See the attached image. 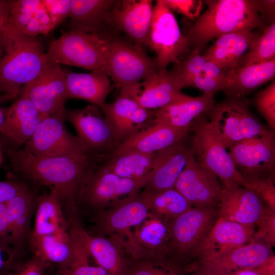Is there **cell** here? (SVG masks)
I'll return each instance as SVG.
<instances>
[{
	"mask_svg": "<svg viewBox=\"0 0 275 275\" xmlns=\"http://www.w3.org/2000/svg\"><path fill=\"white\" fill-rule=\"evenodd\" d=\"M3 151L15 172L57 191L63 208L69 211L75 209L79 194L94 171L92 155L42 157L10 147Z\"/></svg>",
	"mask_w": 275,
	"mask_h": 275,
	"instance_id": "obj_1",
	"label": "cell"
},
{
	"mask_svg": "<svg viewBox=\"0 0 275 275\" xmlns=\"http://www.w3.org/2000/svg\"><path fill=\"white\" fill-rule=\"evenodd\" d=\"M205 12L188 28L184 36L189 48L200 52L208 42L224 34L254 29L262 30L274 9V1L208 0Z\"/></svg>",
	"mask_w": 275,
	"mask_h": 275,
	"instance_id": "obj_2",
	"label": "cell"
},
{
	"mask_svg": "<svg viewBox=\"0 0 275 275\" xmlns=\"http://www.w3.org/2000/svg\"><path fill=\"white\" fill-rule=\"evenodd\" d=\"M4 34L5 52L0 61V104L17 98L22 88L52 62L36 37L11 30Z\"/></svg>",
	"mask_w": 275,
	"mask_h": 275,
	"instance_id": "obj_3",
	"label": "cell"
},
{
	"mask_svg": "<svg viewBox=\"0 0 275 275\" xmlns=\"http://www.w3.org/2000/svg\"><path fill=\"white\" fill-rule=\"evenodd\" d=\"M109 40L102 35L70 30L52 41L46 54L49 60L106 74Z\"/></svg>",
	"mask_w": 275,
	"mask_h": 275,
	"instance_id": "obj_4",
	"label": "cell"
},
{
	"mask_svg": "<svg viewBox=\"0 0 275 275\" xmlns=\"http://www.w3.org/2000/svg\"><path fill=\"white\" fill-rule=\"evenodd\" d=\"M218 217V207H192L170 221L172 258L190 270L194 253Z\"/></svg>",
	"mask_w": 275,
	"mask_h": 275,
	"instance_id": "obj_5",
	"label": "cell"
},
{
	"mask_svg": "<svg viewBox=\"0 0 275 275\" xmlns=\"http://www.w3.org/2000/svg\"><path fill=\"white\" fill-rule=\"evenodd\" d=\"M244 97H227L215 103L207 115L211 127L227 150L242 140L267 132L251 113Z\"/></svg>",
	"mask_w": 275,
	"mask_h": 275,
	"instance_id": "obj_6",
	"label": "cell"
},
{
	"mask_svg": "<svg viewBox=\"0 0 275 275\" xmlns=\"http://www.w3.org/2000/svg\"><path fill=\"white\" fill-rule=\"evenodd\" d=\"M207 116L199 119L192 130L190 150L197 161L218 178L223 186H241L242 176L236 170L228 150L215 133Z\"/></svg>",
	"mask_w": 275,
	"mask_h": 275,
	"instance_id": "obj_7",
	"label": "cell"
},
{
	"mask_svg": "<svg viewBox=\"0 0 275 275\" xmlns=\"http://www.w3.org/2000/svg\"><path fill=\"white\" fill-rule=\"evenodd\" d=\"M149 46L157 55L158 71L167 70L171 63H179V58L189 51L187 40L173 11L163 0L156 1L153 7Z\"/></svg>",
	"mask_w": 275,
	"mask_h": 275,
	"instance_id": "obj_8",
	"label": "cell"
},
{
	"mask_svg": "<svg viewBox=\"0 0 275 275\" xmlns=\"http://www.w3.org/2000/svg\"><path fill=\"white\" fill-rule=\"evenodd\" d=\"M106 74L120 89L141 82L158 72L156 58L137 45L120 40H109Z\"/></svg>",
	"mask_w": 275,
	"mask_h": 275,
	"instance_id": "obj_9",
	"label": "cell"
},
{
	"mask_svg": "<svg viewBox=\"0 0 275 275\" xmlns=\"http://www.w3.org/2000/svg\"><path fill=\"white\" fill-rule=\"evenodd\" d=\"M65 111L44 118L23 149L42 157L92 155L77 136L67 130Z\"/></svg>",
	"mask_w": 275,
	"mask_h": 275,
	"instance_id": "obj_10",
	"label": "cell"
},
{
	"mask_svg": "<svg viewBox=\"0 0 275 275\" xmlns=\"http://www.w3.org/2000/svg\"><path fill=\"white\" fill-rule=\"evenodd\" d=\"M237 171L248 178H274V131L245 139L228 149Z\"/></svg>",
	"mask_w": 275,
	"mask_h": 275,
	"instance_id": "obj_11",
	"label": "cell"
},
{
	"mask_svg": "<svg viewBox=\"0 0 275 275\" xmlns=\"http://www.w3.org/2000/svg\"><path fill=\"white\" fill-rule=\"evenodd\" d=\"M113 207L99 216L97 227L106 234H115L136 258L140 257L131 228L140 224L149 211L141 194L129 196L114 203Z\"/></svg>",
	"mask_w": 275,
	"mask_h": 275,
	"instance_id": "obj_12",
	"label": "cell"
},
{
	"mask_svg": "<svg viewBox=\"0 0 275 275\" xmlns=\"http://www.w3.org/2000/svg\"><path fill=\"white\" fill-rule=\"evenodd\" d=\"M150 177L142 179L124 178L102 167L90 176L79 194L78 201L82 200L92 207L101 208L122 197L137 194Z\"/></svg>",
	"mask_w": 275,
	"mask_h": 275,
	"instance_id": "obj_13",
	"label": "cell"
},
{
	"mask_svg": "<svg viewBox=\"0 0 275 275\" xmlns=\"http://www.w3.org/2000/svg\"><path fill=\"white\" fill-rule=\"evenodd\" d=\"M19 96L31 100L45 117L64 111L68 97L63 69L52 62L43 72L22 88Z\"/></svg>",
	"mask_w": 275,
	"mask_h": 275,
	"instance_id": "obj_14",
	"label": "cell"
},
{
	"mask_svg": "<svg viewBox=\"0 0 275 275\" xmlns=\"http://www.w3.org/2000/svg\"><path fill=\"white\" fill-rule=\"evenodd\" d=\"M174 188L192 207H218L223 186L216 176L197 161L191 152Z\"/></svg>",
	"mask_w": 275,
	"mask_h": 275,
	"instance_id": "obj_15",
	"label": "cell"
},
{
	"mask_svg": "<svg viewBox=\"0 0 275 275\" xmlns=\"http://www.w3.org/2000/svg\"><path fill=\"white\" fill-rule=\"evenodd\" d=\"M271 247L261 242L249 243L219 256L195 261L191 265L193 275H231L260 264L273 255Z\"/></svg>",
	"mask_w": 275,
	"mask_h": 275,
	"instance_id": "obj_16",
	"label": "cell"
},
{
	"mask_svg": "<svg viewBox=\"0 0 275 275\" xmlns=\"http://www.w3.org/2000/svg\"><path fill=\"white\" fill-rule=\"evenodd\" d=\"M215 103L214 95L211 94L203 93L197 97L182 94L172 102L154 110L152 123L189 132L196 122L207 116Z\"/></svg>",
	"mask_w": 275,
	"mask_h": 275,
	"instance_id": "obj_17",
	"label": "cell"
},
{
	"mask_svg": "<svg viewBox=\"0 0 275 275\" xmlns=\"http://www.w3.org/2000/svg\"><path fill=\"white\" fill-rule=\"evenodd\" d=\"M111 126L119 144L132 135L150 126L154 111L147 109L132 97L122 92L112 103L101 108Z\"/></svg>",
	"mask_w": 275,
	"mask_h": 275,
	"instance_id": "obj_18",
	"label": "cell"
},
{
	"mask_svg": "<svg viewBox=\"0 0 275 275\" xmlns=\"http://www.w3.org/2000/svg\"><path fill=\"white\" fill-rule=\"evenodd\" d=\"M255 226L218 217L211 231L196 250L193 263L219 256L247 244L252 239Z\"/></svg>",
	"mask_w": 275,
	"mask_h": 275,
	"instance_id": "obj_19",
	"label": "cell"
},
{
	"mask_svg": "<svg viewBox=\"0 0 275 275\" xmlns=\"http://www.w3.org/2000/svg\"><path fill=\"white\" fill-rule=\"evenodd\" d=\"M153 1H116L108 17V24L124 32L136 43L149 46Z\"/></svg>",
	"mask_w": 275,
	"mask_h": 275,
	"instance_id": "obj_20",
	"label": "cell"
},
{
	"mask_svg": "<svg viewBox=\"0 0 275 275\" xmlns=\"http://www.w3.org/2000/svg\"><path fill=\"white\" fill-rule=\"evenodd\" d=\"M98 107L89 104L80 109H65V120L74 127L77 138L92 153L116 141L113 130Z\"/></svg>",
	"mask_w": 275,
	"mask_h": 275,
	"instance_id": "obj_21",
	"label": "cell"
},
{
	"mask_svg": "<svg viewBox=\"0 0 275 275\" xmlns=\"http://www.w3.org/2000/svg\"><path fill=\"white\" fill-rule=\"evenodd\" d=\"M71 237L79 243L98 266L109 275H129L127 266L117 242L86 231L75 219L69 221Z\"/></svg>",
	"mask_w": 275,
	"mask_h": 275,
	"instance_id": "obj_22",
	"label": "cell"
},
{
	"mask_svg": "<svg viewBox=\"0 0 275 275\" xmlns=\"http://www.w3.org/2000/svg\"><path fill=\"white\" fill-rule=\"evenodd\" d=\"M182 88L173 72L166 70L140 83L121 88L120 92L133 98L144 108L155 110L179 97Z\"/></svg>",
	"mask_w": 275,
	"mask_h": 275,
	"instance_id": "obj_23",
	"label": "cell"
},
{
	"mask_svg": "<svg viewBox=\"0 0 275 275\" xmlns=\"http://www.w3.org/2000/svg\"><path fill=\"white\" fill-rule=\"evenodd\" d=\"M37 197L29 187L7 203L11 245L20 260H22L26 249L30 248L33 232L31 220L36 210Z\"/></svg>",
	"mask_w": 275,
	"mask_h": 275,
	"instance_id": "obj_24",
	"label": "cell"
},
{
	"mask_svg": "<svg viewBox=\"0 0 275 275\" xmlns=\"http://www.w3.org/2000/svg\"><path fill=\"white\" fill-rule=\"evenodd\" d=\"M223 186V185H222ZM265 205L252 190L238 184L223 186L218 218L246 225H256Z\"/></svg>",
	"mask_w": 275,
	"mask_h": 275,
	"instance_id": "obj_25",
	"label": "cell"
},
{
	"mask_svg": "<svg viewBox=\"0 0 275 275\" xmlns=\"http://www.w3.org/2000/svg\"><path fill=\"white\" fill-rule=\"evenodd\" d=\"M170 223L149 212L134 227L132 233L140 256L148 252L152 258L174 261Z\"/></svg>",
	"mask_w": 275,
	"mask_h": 275,
	"instance_id": "obj_26",
	"label": "cell"
},
{
	"mask_svg": "<svg viewBox=\"0 0 275 275\" xmlns=\"http://www.w3.org/2000/svg\"><path fill=\"white\" fill-rule=\"evenodd\" d=\"M184 141L156 152V162L145 190L159 192L174 188L191 153Z\"/></svg>",
	"mask_w": 275,
	"mask_h": 275,
	"instance_id": "obj_27",
	"label": "cell"
},
{
	"mask_svg": "<svg viewBox=\"0 0 275 275\" xmlns=\"http://www.w3.org/2000/svg\"><path fill=\"white\" fill-rule=\"evenodd\" d=\"M8 30L32 37L46 35L52 31L51 21L42 0L12 1L7 19Z\"/></svg>",
	"mask_w": 275,
	"mask_h": 275,
	"instance_id": "obj_28",
	"label": "cell"
},
{
	"mask_svg": "<svg viewBox=\"0 0 275 275\" xmlns=\"http://www.w3.org/2000/svg\"><path fill=\"white\" fill-rule=\"evenodd\" d=\"M189 132L158 124H152L117 146L113 155L129 151L155 153L187 138Z\"/></svg>",
	"mask_w": 275,
	"mask_h": 275,
	"instance_id": "obj_29",
	"label": "cell"
},
{
	"mask_svg": "<svg viewBox=\"0 0 275 275\" xmlns=\"http://www.w3.org/2000/svg\"><path fill=\"white\" fill-rule=\"evenodd\" d=\"M260 36L253 30H242L223 35L203 54L225 72L239 67L242 57Z\"/></svg>",
	"mask_w": 275,
	"mask_h": 275,
	"instance_id": "obj_30",
	"label": "cell"
},
{
	"mask_svg": "<svg viewBox=\"0 0 275 275\" xmlns=\"http://www.w3.org/2000/svg\"><path fill=\"white\" fill-rule=\"evenodd\" d=\"M32 238L45 235L70 234V222L64 211L61 196L56 190L37 197Z\"/></svg>",
	"mask_w": 275,
	"mask_h": 275,
	"instance_id": "obj_31",
	"label": "cell"
},
{
	"mask_svg": "<svg viewBox=\"0 0 275 275\" xmlns=\"http://www.w3.org/2000/svg\"><path fill=\"white\" fill-rule=\"evenodd\" d=\"M69 98H78L101 108L111 89L108 76L104 72L93 71L78 73L63 70Z\"/></svg>",
	"mask_w": 275,
	"mask_h": 275,
	"instance_id": "obj_32",
	"label": "cell"
},
{
	"mask_svg": "<svg viewBox=\"0 0 275 275\" xmlns=\"http://www.w3.org/2000/svg\"><path fill=\"white\" fill-rule=\"evenodd\" d=\"M116 1L71 0V30L101 35L103 27L108 24L109 14Z\"/></svg>",
	"mask_w": 275,
	"mask_h": 275,
	"instance_id": "obj_33",
	"label": "cell"
},
{
	"mask_svg": "<svg viewBox=\"0 0 275 275\" xmlns=\"http://www.w3.org/2000/svg\"><path fill=\"white\" fill-rule=\"evenodd\" d=\"M275 59L242 66L226 72L227 86L224 91L227 97H244L250 92L273 79Z\"/></svg>",
	"mask_w": 275,
	"mask_h": 275,
	"instance_id": "obj_34",
	"label": "cell"
},
{
	"mask_svg": "<svg viewBox=\"0 0 275 275\" xmlns=\"http://www.w3.org/2000/svg\"><path fill=\"white\" fill-rule=\"evenodd\" d=\"M3 111L7 126L20 144L31 138L45 118L31 100L21 96Z\"/></svg>",
	"mask_w": 275,
	"mask_h": 275,
	"instance_id": "obj_35",
	"label": "cell"
},
{
	"mask_svg": "<svg viewBox=\"0 0 275 275\" xmlns=\"http://www.w3.org/2000/svg\"><path fill=\"white\" fill-rule=\"evenodd\" d=\"M157 160V153L129 151L113 157L103 168L124 178L142 179L151 177Z\"/></svg>",
	"mask_w": 275,
	"mask_h": 275,
	"instance_id": "obj_36",
	"label": "cell"
},
{
	"mask_svg": "<svg viewBox=\"0 0 275 275\" xmlns=\"http://www.w3.org/2000/svg\"><path fill=\"white\" fill-rule=\"evenodd\" d=\"M30 250L41 256L48 263L57 265L58 268L68 266L74 256V244L70 234L62 236L45 235L33 238Z\"/></svg>",
	"mask_w": 275,
	"mask_h": 275,
	"instance_id": "obj_37",
	"label": "cell"
},
{
	"mask_svg": "<svg viewBox=\"0 0 275 275\" xmlns=\"http://www.w3.org/2000/svg\"><path fill=\"white\" fill-rule=\"evenodd\" d=\"M141 194L150 213L168 221L175 218L192 208L175 188L159 192L144 190Z\"/></svg>",
	"mask_w": 275,
	"mask_h": 275,
	"instance_id": "obj_38",
	"label": "cell"
},
{
	"mask_svg": "<svg viewBox=\"0 0 275 275\" xmlns=\"http://www.w3.org/2000/svg\"><path fill=\"white\" fill-rule=\"evenodd\" d=\"M263 34L242 57L239 67L266 62L275 59V23L271 22Z\"/></svg>",
	"mask_w": 275,
	"mask_h": 275,
	"instance_id": "obj_39",
	"label": "cell"
},
{
	"mask_svg": "<svg viewBox=\"0 0 275 275\" xmlns=\"http://www.w3.org/2000/svg\"><path fill=\"white\" fill-rule=\"evenodd\" d=\"M198 50H192L186 60L175 64L172 70L183 88L191 87L194 78L202 74L204 71L208 60Z\"/></svg>",
	"mask_w": 275,
	"mask_h": 275,
	"instance_id": "obj_40",
	"label": "cell"
},
{
	"mask_svg": "<svg viewBox=\"0 0 275 275\" xmlns=\"http://www.w3.org/2000/svg\"><path fill=\"white\" fill-rule=\"evenodd\" d=\"M74 244V256L67 267L58 268L55 275H109L102 267L89 264V255L83 248L72 239Z\"/></svg>",
	"mask_w": 275,
	"mask_h": 275,
	"instance_id": "obj_41",
	"label": "cell"
},
{
	"mask_svg": "<svg viewBox=\"0 0 275 275\" xmlns=\"http://www.w3.org/2000/svg\"><path fill=\"white\" fill-rule=\"evenodd\" d=\"M129 275H193L184 267L169 260L152 258L142 262Z\"/></svg>",
	"mask_w": 275,
	"mask_h": 275,
	"instance_id": "obj_42",
	"label": "cell"
},
{
	"mask_svg": "<svg viewBox=\"0 0 275 275\" xmlns=\"http://www.w3.org/2000/svg\"><path fill=\"white\" fill-rule=\"evenodd\" d=\"M241 186L254 192L269 209L275 211L274 178H248L242 176Z\"/></svg>",
	"mask_w": 275,
	"mask_h": 275,
	"instance_id": "obj_43",
	"label": "cell"
},
{
	"mask_svg": "<svg viewBox=\"0 0 275 275\" xmlns=\"http://www.w3.org/2000/svg\"><path fill=\"white\" fill-rule=\"evenodd\" d=\"M254 104L263 117L270 129L275 128V80L273 79L266 88L259 91L254 99Z\"/></svg>",
	"mask_w": 275,
	"mask_h": 275,
	"instance_id": "obj_44",
	"label": "cell"
},
{
	"mask_svg": "<svg viewBox=\"0 0 275 275\" xmlns=\"http://www.w3.org/2000/svg\"><path fill=\"white\" fill-rule=\"evenodd\" d=\"M256 225L258 230L254 232L252 241L264 243L271 248L275 246V211L266 206Z\"/></svg>",
	"mask_w": 275,
	"mask_h": 275,
	"instance_id": "obj_45",
	"label": "cell"
},
{
	"mask_svg": "<svg viewBox=\"0 0 275 275\" xmlns=\"http://www.w3.org/2000/svg\"><path fill=\"white\" fill-rule=\"evenodd\" d=\"M49 263L38 254H33L28 261H22L9 275H46Z\"/></svg>",
	"mask_w": 275,
	"mask_h": 275,
	"instance_id": "obj_46",
	"label": "cell"
},
{
	"mask_svg": "<svg viewBox=\"0 0 275 275\" xmlns=\"http://www.w3.org/2000/svg\"><path fill=\"white\" fill-rule=\"evenodd\" d=\"M52 23L53 30L69 17L71 0H42Z\"/></svg>",
	"mask_w": 275,
	"mask_h": 275,
	"instance_id": "obj_47",
	"label": "cell"
},
{
	"mask_svg": "<svg viewBox=\"0 0 275 275\" xmlns=\"http://www.w3.org/2000/svg\"><path fill=\"white\" fill-rule=\"evenodd\" d=\"M163 1L172 11L180 13L191 20L199 17L202 9L203 1L201 0Z\"/></svg>",
	"mask_w": 275,
	"mask_h": 275,
	"instance_id": "obj_48",
	"label": "cell"
},
{
	"mask_svg": "<svg viewBox=\"0 0 275 275\" xmlns=\"http://www.w3.org/2000/svg\"><path fill=\"white\" fill-rule=\"evenodd\" d=\"M227 86V77L223 78H213L200 75L194 78L191 87L202 90L203 93L214 95L219 91H224Z\"/></svg>",
	"mask_w": 275,
	"mask_h": 275,
	"instance_id": "obj_49",
	"label": "cell"
},
{
	"mask_svg": "<svg viewBox=\"0 0 275 275\" xmlns=\"http://www.w3.org/2000/svg\"><path fill=\"white\" fill-rule=\"evenodd\" d=\"M21 261L16 257L10 244L0 242V275H9Z\"/></svg>",
	"mask_w": 275,
	"mask_h": 275,
	"instance_id": "obj_50",
	"label": "cell"
},
{
	"mask_svg": "<svg viewBox=\"0 0 275 275\" xmlns=\"http://www.w3.org/2000/svg\"><path fill=\"white\" fill-rule=\"evenodd\" d=\"M29 186L16 179L0 181V203H7Z\"/></svg>",
	"mask_w": 275,
	"mask_h": 275,
	"instance_id": "obj_51",
	"label": "cell"
},
{
	"mask_svg": "<svg viewBox=\"0 0 275 275\" xmlns=\"http://www.w3.org/2000/svg\"><path fill=\"white\" fill-rule=\"evenodd\" d=\"M231 275H275L274 255L260 264L239 270Z\"/></svg>",
	"mask_w": 275,
	"mask_h": 275,
	"instance_id": "obj_52",
	"label": "cell"
},
{
	"mask_svg": "<svg viewBox=\"0 0 275 275\" xmlns=\"http://www.w3.org/2000/svg\"><path fill=\"white\" fill-rule=\"evenodd\" d=\"M10 235L7 203H0V242L11 245Z\"/></svg>",
	"mask_w": 275,
	"mask_h": 275,
	"instance_id": "obj_53",
	"label": "cell"
},
{
	"mask_svg": "<svg viewBox=\"0 0 275 275\" xmlns=\"http://www.w3.org/2000/svg\"><path fill=\"white\" fill-rule=\"evenodd\" d=\"M11 0H0V31H6L7 19L11 6Z\"/></svg>",
	"mask_w": 275,
	"mask_h": 275,
	"instance_id": "obj_54",
	"label": "cell"
},
{
	"mask_svg": "<svg viewBox=\"0 0 275 275\" xmlns=\"http://www.w3.org/2000/svg\"><path fill=\"white\" fill-rule=\"evenodd\" d=\"M0 133L6 137L17 143L16 139L10 130L7 126L3 111V107L0 106Z\"/></svg>",
	"mask_w": 275,
	"mask_h": 275,
	"instance_id": "obj_55",
	"label": "cell"
},
{
	"mask_svg": "<svg viewBox=\"0 0 275 275\" xmlns=\"http://www.w3.org/2000/svg\"><path fill=\"white\" fill-rule=\"evenodd\" d=\"M5 52V36L3 32L0 31V61L3 57Z\"/></svg>",
	"mask_w": 275,
	"mask_h": 275,
	"instance_id": "obj_56",
	"label": "cell"
},
{
	"mask_svg": "<svg viewBox=\"0 0 275 275\" xmlns=\"http://www.w3.org/2000/svg\"><path fill=\"white\" fill-rule=\"evenodd\" d=\"M4 160V151L3 146L0 142V166L3 164Z\"/></svg>",
	"mask_w": 275,
	"mask_h": 275,
	"instance_id": "obj_57",
	"label": "cell"
}]
</instances>
